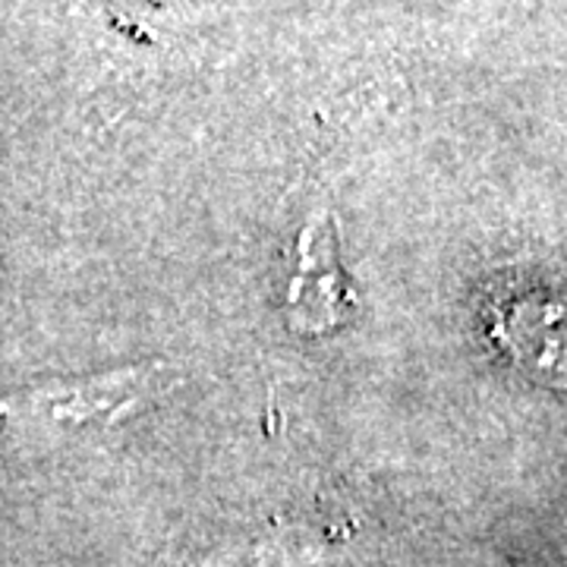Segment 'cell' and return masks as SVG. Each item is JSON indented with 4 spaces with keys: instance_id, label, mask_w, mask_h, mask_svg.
<instances>
[{
    "instance_id": "cell-1",
    "label": "cell",
    "mask_w": 567,
    "mask_h": 567,
    "mask_svg": "<svg viewBox=\"0 0 567 567\" xmlns=\"http://www.w3.org/2000/svg\"><path fill=\"white\" fill-rule=\"evenodd\" d=\"M158 375L162 365H130L104 375L58 379L13 394L10 401H3V413L39 416L51 423H117L148 401L158 385Z\"/></svg>"
},
{
    "instance_id": "cell-3",
    "label": "cell",
    "mask_w": 567,
    "mask_h": 567,
    "mask_svg": "<svg viewBox=\"0 0 567 567\" xmlns=\"http://www.w3.org/2000/svg\"><path fill=\"white\" fill-rule=\"evenodd\" d=\"M488 334L527 372L561 375V306L548 290L502 284L488 297Z\"/></svg>"
},
{
    "instance_id": "cell-2",
    "label": "cell",
    "mask_w": 567,
    "mask_h": 567,
    "mask_svg": "<svg viewBox=\"0 0 567 567\" xmlns=\"http://www.w3.org/2000/svg\"><path fill=\"white\" fill-rule=\"evenodd\" d=\"M353 287L338 262V230L328 212H316L300 237V268L287 293V319L300 334H324L353 312Z\"/></svg>"
}]
</instances>
